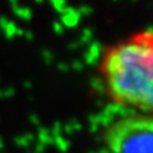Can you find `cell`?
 <instances>
[{"label": "cell", "instance_id": "8992f818", "mask_svg": "<svg viewBox=\"0 0 153 153\" xmlns=\"http://www.w3.org/2000/svg\"><path fill=\"white\" fill-rule=\"evenodd\" d=\"M38 143H41V144H44L45 147L49 146V144H52V140H54V138L51 135V131L50 129L47 128H41L40 131H38Z\"/></svg>", "mask_w": 153, "mask_h": 153}, {"label": "cell", "instance_id": "2e32d148", "mask_svg": "<svg viewBox=\"0 0 153 153\" xmlns=\"http://www.w3.org/2000/svg\"><path fill=\"white\" fill-rule=\"evenodd\" d=\"M42 57H44V60L46 61L47 64H49V63H52V59H54V55L51 54V51H49V50H45V51H42Z\"/></svg>", "mask_w": 153, "mask_h": 153}, {"label": "cell", "instance_id": "ba28073f", "mask_svg": "<svg viewBox=\"0 0 153 153\" xmlns=\"http://www.w3.org/2000/svg\"><path fill=\"white\" fill-rule=\"evenodd\" d=\"M52 144H55L56 148L59 151L66 152V151H68V148H69V146H70V143H69V140L66 139L64 135H59V137H55L54 138V140H52Z\"/></svg>", "mask_w": 153, "mask_h": 153}, {"label": "cell", "instance_id": "7c38bea8", "mask_svg": "<svg viewBox=\"0 0 153 153\" xmlns=\"http://www.w3.org/2000/svg\"><path fill=\"white\" fill-rule=\"evenodd\" d=\"M50 3H51V5L54 7L55 10L59 12L60 14L68 8V5H66V0H50Z\"/></svg>", "mask_w": 153, "mask_h": 153}, {"label": "cell", "instance_id": "4fadbf2b", "mask_svg": "<svg viewBox=\"0 0 153 153\" xmlns=\"http://www.w3.org/2000/svg\"><path fill=\"white\" fill-rule=\"evenodd\" d=\"M93 41V31L89 30V28H85L82 32V36H80V42L82 44H91Z\"/></svg>", "mask_w": 153, "mask_h": 153}, {"label": "cell", "instance_id": "9c48e42d", "mask_svg": "<svg viewBox=\"0 0 153 153\" xmlns=\"http://www.w3.org/2000/svg\"><path fill=\"white\" fill-rule=\"evenodd\" d=\"M91 85H92V89L97 93H105L106 92V85L102 78L100 76H94V78L91 79Z\"/></svg>", "mask_w": 153, "mask_h": 153}, {"label": "cell", "instance_id": "e0dca14e", "mask_svg": "<svg viewBox=\"0 0 153 153\" xmlns=\"http://www.w3.org/2000/svg\"><path fill=\"white\" fill-rule=\"evenodd\" d=\"M71 69H74L75 71H80L83 69V64L82 61H74L73 65H71Z\"/></svg>", "mask_w": 153, "mask_h": 153}, {"label": "cell", "instance_id": "ffe728a7", "mask_svg": "<svg viewBox=\"0 0 153 153\" xmlns=\"http://www.w3.org/2000/svg\"><path fill=\"white\" fill-rule=\"evenodd\" d=\"M9 3L12 4V7H14V5H17V0H9Z\"/></svg>", "mask_w": 153, "mask_h": 153}, {"label": "cell", "instance_id": "5b68a950", "mask_svg": "<svg viewBox=\"0 0 153 153\" xmlns=\"http://www.w3.org/2000/svg\"><path fill=\"white\" fill-rule=\"evenodd\" d=\"M0 28H1V31L4 32L5 37L9 38V40L13 37H16L17 35H23V30H19L16 23L9 21V19L5 17L0 18Z\"/></svg>", "mask_w": 153, "mask_h": 153}, {"label": "cell", "instance_id": "5bb4252c", "mask_svg": "<svg viewBox=\"0 0 153 153\" xmlns=\"http://www.w3.org/2000/svg\"><path fill=\"white\" fill-rule=\"evenodd\" d=\"M78 12H79V14H80V17H82V16H88V14H91V13L93 12V9L91 8V7L83 5V7H80V8L78 9Z\"/></svg>", "mask_w": 153, "mask_h": 153}, {"label": "cell", "instance_id": "d6986e66", "mask_svg": "<svg viewBox=\"0 0 153 153\" xmlns=\"http://www.w3.org/2000/svg\"><path fill=\"white\" fill-rule=\"evenodd\" d=\"M59 69H63L64 71H68L69 70V68L66 65H64V64H59Z\"/></svg>", "mask_w": 153, "mask_h": 153}, {"label": "cell", "instance_id": "9a60e30c", "mask_svg": "<svg viewBox=\"0 0 153 153\" xmlns=\"http://www.w3.org/2000/svg\"><path fill=\"white\" fill-rule=\"evenodd\" d=\"M52 28H54V31L57 33V35H61V33L64 32V26L61 25V22L60 21H57V22H55L54 25H52Z\"/></svg>", "mask_w": 153, "mask_h": 153}, {"label": "cell", "instance_id": "7a4b0ae2", "mask_svg": "<svg viewBox=\"0 0 153 153\" xmlns=\"http://www.w3.org/2000/svg\"><path fill=\"white\" fill-rule=\"evenodd\" d=\"M110 153H153L152 119L137 114L111 124L105 133Z\"/></svg>", "mask_w": 153, "mask_h": 153}, {"label": "cell", "instance_id": "3957f363", "mask_svg": "<svg viewBox=\"0 0 153 153\" xmlns=\"http://www.w3.org/2000/svg\"><path fill=\"white\" fill-rule=\"evenodd\" d=\"M102 57V46L97 41H92L84 54V61L88 65L97 64Z\"/></svg>", "mask_w": 153, "mask_h": 153}, {"label": "cell", "instance_id": "44dd1931", "mask_svg": "<svg viewBox=\"0 0 153 153\" xmlns=\"http://www.w3.org/2000/svg\"><path fill=\"white\" fill-rule=\"evenodd\" d=\"M4 147V140H3V138H0V148H3Z\"/></svg>", "mask_w": 153, "mask_h": 153}, {"label": "cell", "instance_id": "8fae6325", "mask_svg": "<svg viewBox=\"0 0 153 153\" xmlns=\"http://www.w3.org/2000/svg\"><path fill=\"white\" fill-rule=\"evenodd\" d=\"M80 129H82V125L78 121H73V123L70 121L63 126V134H74L76 131H79Z\"/></svg>", "mask_w": 153, "mask_h": 153}, {"label": "cell", "instance_id": "277c9868", "mask_svg": "<svg viewBox=\"0 0 153 153\" xmlns=\"http://www.w3.org/2000/svg\"><path fill=\"white\" fill-rule=\"evenodd\" d=\"M79 21H80V14L78 12V9L68 7L63 13H61L60 22H61V25H63L64 27L74 28L79 23Z\"/></svg>", "mask_w": 153, "mask_h": 153}, {"label": "cell", "instance_id": "ac0fdd59", "mask_svg": "<svg viewBox=\"0 0 153 153\" xmlns=\"http://www.w3.org/2000/svg\"><path fill=\"white\" fill-rule=\"evenodd\" d=\"M30 119H31V120L33 121V124H35V125H38V123H40V121H38V119H37L36 115H31Z\"/></svg>", "mask_w": 153, "mask_h": 153}, {"label": "cell", "instance_id": "6da1fadb", "mask_svg": "<svg viewBox=\"0 0 153 153\" xmlns=\"http://www.w3.org/2000/svg\"><path fill=\"white\" fill-rule=\"evenodd\" d=\"M101 69L114 102L149 114L153 105L152 30L105 51Z\"/></svg>", "mask_w": 153, "mask_h": 153}, {"label": "cell", "instance_id": "30bf717a", "mask_svg": "<svg viewBox=\"0 0 153 153\" xmlns=\"http://www.w3.org/2000/svg\"><path fill=\"white\" fill-rule=\"evenodd\" d=\"M35 140V138H33V135H31V134H23V135L21 137H17L16 138V144L18 147H30L32 144V142Z\"/></svg>", "mask_w": 153, "mask_h": 153}, {"label": "cell", "instance_id": "7402d4cb", "mask_svg": "<svg viewBox=\"0 0 153 153\" xmlns=\"http://www.w3.org/2000/svg\"><path fill=\"white\" fill-rule=\"evenodd\" d=\"M35 1H36V3H38V4H40V3H44L45 0H35Z\"/></svg>", "mask_w": 153, "mask_h": 153}, {"label": "cell", "instance_id": "52a82bcc", "mask_svg": "<svg viewBox=\"0 0 153 153\" xmlns=\"http://www.w3.org/2000/svg\"><path fill=\"white\" fill-rule=\"evenodd\" d=\"M13 12L17 17H19L23 21H30L32 18V12L30 8L27 7H18V5H14L13 7Z\"/></svg>", "mask_w": 153, "mask_h": 153}]
</instances>
